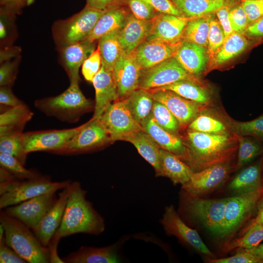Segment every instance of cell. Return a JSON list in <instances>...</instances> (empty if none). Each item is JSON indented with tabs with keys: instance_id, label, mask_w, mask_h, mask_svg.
I'll list each match as a JSON object with an SVG mask.
<instances>
[{
	"instance_id": "18",
	"label": "cell",
	"mask_w": 263,
	"mask_h": 263,
	"mask_svg": "<svg viewBox=\"0 0 263 263\" xmlns=\"http://www.w3.org/2000/svg\"><path fill=\"white\" fill-rule=\"evenodd\" d=\"M183 42L172 43L158 39L145 40L133 53L141 68L147 69L174 57Z\"/></svg>"
},
{
	"instance_id": "37",
	"label": "cell",
	"mask_w": 263,
	"mask_h": 263,
	"mask_svg": "<svg viewBox=\"0 0 263 263\" xmlns=\"http://www.w3.org/2000/svg\"><path fill=\"white\" fill-rule=\"evenodd\" d=\"M119 30L109 33L98 40L102 65L112 72L115 64L124 52L119 38Z\"/></svg>"
},
{
	"instance_id": "22",
	"label": "cell",
	"mask_w": 263,
	"mask_h": 263,
	"mask_svg": "<svg viewBox=\"0 0 263 263\" xmlns=\"http://www.w3.org/2000/svg\"><path fill=\"white\" fill-rule=\"evenodd\" d=\"M142 127L161 149L174 154L183 161L185 160L187 150L183 137L162 128L157 124L151 114Z\"/></svg>"
},
{
	"instance_id": "45",
	"label": "cell",
	"mask_w": 263,
	"mask_h": 263,
	"mask_svg": "<svg viewBox=\"0 0 263 263\" xmlns=\"http://www.w3.org/2000/svg\"><path fill=\"white\" fill-rule=\"evenodd\" d=\"M225 38L223 29L218 20L212 16L208 35L207 51L211 58L221 47Z\"/></svg>"
},
{
	"instance_id": "40",
	"label": "cell",
	"mask_w": 263,
	"mask_h": 263,
	"mask_svg": "<svg viewBox=\"0 0 263 263\" xmlns=\"http://www.w3.org/2000/svg\"><path fill=\"white\" fill-rule=\"evenodd\" d=\"M238 142V157L233 171L238 170L263 152V147L248 136L236 135Z\"/></svg>"
},
{
	"instance_id": "39",
	"label": "cell",
	"mask_w": 263,
	"mask_h": 263,
	"mask_svg": "<svg viewBox=\"0 0 263 263\" xmlns=\"http://www.w3.org/2000/svg\"><path fill=\"white\" fill-rule=\"evenodd\" d=\"M225 118L231 132L236 135L252 137L263 141V114L249 121H238L225 113Z\"/></svg>"
},
{
	"instance_id": "64",
	"label": "cell",
	"mask_w": 263,
	"mask_h": 263,
	"mask_svg": "<svg viewBox=\"0 0 263 263\" xmlns=\"http://www.w3.org/2000/svg\"><path fill=\"white\" fill-rule=\"evenodd\" d=\"M262 183L263 187V160H262Z\"/></svg>"
},
{
	"instance_id": "44",
	"label": "cell",
	"mask_w": 263,
	"mask_h": 263,
	"mask_svg": "<svg viewBox=\"0 0 263 263\" xmlns=\"http://www.w3.org/2000/svg\"><path fill=\"white\" fill-rule=\"evenodd\" d=\"M0 167L18 179H31L41 176L33 170L26 169L17 158L7 154L0 153Z\"/></svg>"
},
{
	"instance_id": "54",
	"label": "cell",
	"mask_w": 263,
	"mask_h": 263,
	"mask_svg": "<svg viewBox=\"0 0 263 263\" xmlns=\"http://www.w3.org/2000/svg\"><path fill=\"white\" fill-rule=\"evenodd\" d=\"M34 2V0H0V10L15 15Z\"/></svg>"
},
{
	"instance_id": "29",
	"label": "cell",
	"mask_w": 263,
	"mask_h": 263,
	"mask_svg": "<svg viewBox=\"0 0 263 263\" xmlns=\"http://www.w3.org/2000/svg\"><path fill=\"white\" fill-rule=\"evenodd\" d=\"M249 45V41L243 35L233 32L227 37L221 47L210 58L206 73L222 65L244 51Z\"/></svg>"
},
{
	"instance_id": "27",
	"label": "cell",
	"mask_w": 263,
	"mask_h": 263,
	"mask_svg": "<svg viewBox=\"0 0 263 263\" xmlns=\"http://www.w3.org/2000/svg\"><path fill=\"white\" fill-rule=\"evenodd\" d=\"M159 156L160 170L157 176L168 177L174 185L182 186L189 180L193 171L178 156L162 149Z\"/></svg>"
},
{
	"instance_id": "4",
	"label": "cell",
	"mask_w": 263,
	"mask_h": 263,
	"mask_svg": "<svg viewBox=\"0 0 263 263\" xmlns=\"http://www.w3.org/2000/svg\"><path fill=\"white\" fill-rule=\"evenodd\" d=\"M35 106L46 115L70 123L76 122L94 107L83 94L77 81L70 82L69 87L59 95L36 100Z\"/></svg>"
},
{
	"instance_id": "56",
	"label": "cell",
	"mask_w": 263,
	"mask_h": 263,
	"mask_svg": "<svg viewBox=\"0 0 263 263\" xmlns=\"http://www.w3.org/2000/svg\"><path fill=\"white\" fill-rule=\"evenodd\" d=\"M0 103L10 107H15L24 103L13 93L11 87L1 86L0 88Z\"/></svg>"
},
{
	"instance_id": "57",
	"label": "cell",
	"mask_w": 263,
	"mask_h": 263,
	"mask_svg": "<svg viewBox=\"0 0 263 263\" xmlns=\"http://www.w3.org/2000/svg\"><path fill=\"white\" fill-rule=\"evenodd\" d=\"M15 16L0 10V38L2 43L8 39L11 25H12L11 21L13 20Z\"/></svg>"
},
{
	"instance_id": "42",
	"label": "cell",
	"mask_w": 263,
	"mask_h": 263,
	"mask_svg": "<svg viewBox=\"0 0 263 263\" xmlns=\"http://www.w3.org/2000/svg\"><path fill=\"white\" fill-rule=\"evenodd\" d=\"M151 114L162 128L172 133L180 135L181 128L178 120L164 104L154 100Z\"/></svg>"
},
{
	"instance_id": "51",
	"label": "cell",
	"mask_w": 263,
	"mask_h": 263,
	"mask_svg": "<svg viewBox=\"0 0 263 263\" xmlns=\"http://www.w3.org/2000/svg\"><path fill=\"white\" fill-rule=\"evenodd\" d=\"M161 14L187 17L171 0H141Z\"/></svg>"
},
{
	"instance_id": "11",
	"label": "cell",
	"mask_w": 263,
	"mask_h": 263,
	"mask_svg": "<svg viewBox=\"0 0 263 263\" xmlns=\"http://www.w3.org/2000/svg\"><path fill=\"white\" fill-rule=\"evenodd\" d=\"M99 118L113 142L125 141L130 136L143 131L133 117L124 99L113 103Z\"/></svg>"
},
{
	"instance_id": "41",
	"label": "cell",
	"mask_w": 263,
	"mask_h": 263,
	"mask_svg": "<svg viewBox=\"0 0 263 263\" xmlns=\"http://www.w3.org/2000/svg\"><path fill=\"white\" fill-rule=\"evenodd\" d=\"M0 153L12 155L25 165L27 153L24 146V133L16 132L0 137Z\"/></svg>"
},
{
	"instance_id": "12",
	"label": "cell",
	"mask_w": 263,
	"mask_h": 263,
	"mask_svg": "<svg viewBox=\"0 0 263 263\" xmlns=\"http://www.w3.org/2000/svg\"><path fill=\"white\" fill-rule=\"evenodd\" d=\"M233 167L231 162H228L193 172L189 180L182 186V188L192 196L200 197L223 184L233 171Z\"/></svg>"
},
{
	"instance_id": "33",
	"label": "cell",
	"mask_w": 263,
	"mask_h": 263,
	"mask_svg": "<svg viewBox=\"0 0 263 263\" xmlns=\"http://www.w3.org/2000/svg\"><path fill=\"white\" fill-rule=\"evenodd\" d=\"M187 17L215 14L219 9L239 2L237 0H171Z\"/></svg>"
},
{
	"instance_id": "3",
	"label": "cell",
	"mask_w": 263,
	"mask_h": 263,
	"mask_svg": "<svg viewBox=\"0 0 263 263\" xmlns=\"http://www.w3.org/2000/svg\"><path fill=\"white\" fill-rule=\"evenodd\" d=\"M0 223L4 229L5 243L27 263H50L48 247L40 243L27 225L3 211L0 213Z\"/></svg>"
},
{
	"instance_id": "36",
	"label": "cell",
	"mask_w": 263,
	"mask_h": 263,
	"mask_svg": "<svg viewBox=\"0 0 263 263\" xmlns=\"http://www.w3.org/2000/svg\"><path fill=\"white\" fill-rule=\"evenodd\" d=\"M124 99L133 117L142 126L152 113L154 100L150 92L138 89Z\"/></svg>"
},
{
	"instance_id": "15",
	"label": "cell",
	"mask_w": 263,
	"mask_h": 263,
	"mask_svg": "<svg viewBox=\"0 0 263 263\" xmlns=\"http://www.w3.org/2000/svg\"><path fill=\"white\" fill-rule=\"evenodd\" d=\"M160 222L167 235L175 236L201 253L210 257L213 256L197 231L185 223L172 205L166 207Z\"/></svg>"
},
{
	"instance_id": "38",
	"label": "cell",
	"mask_w": 263,
	"mask_h": 263,
	"mask_svg": "<svg viewBox=\"0 0 263 263\" xmlns=\"http://www.w3.org/2000/svg\"><path fill=\"white\" fill-rule=\"evenodd\" d=\"M213 14L194 18L189 21L184 30L182 40L207 49L210 21Z\"/></svg>"
},
{
	"instance_id": "59",
	"label": "cell",
	"mask_w": 263,
	"mask_h": 263,
	"mask_svg": "<svg viewBox=\"0 0 263 263\" xmlns=\"http://www.w3.org/2000/svg\"><path fill=\"white\" fill-rule=\"evenodd\" d=\"M248 38L257 39L263 38V16L249 23L244 33Z\"/></svg>"
},
{
	"instance_id": "13",
	"label": "cell",
	"mask_w": 263,
	"mask_h": 263,
	"mask_svg": "<svg viewBox=\"0 0 263 263\" xmlns=\"http://www.w3.org/2000/svg\"><path fill=\"white\" fill-rule=\"evenodd\" d=\"M56 192L43 194L8 207L3 211L7 215L34 229L57 200Z\"/></svg>"
},
{
	"instance_id": "8",
	"label": "cell",
	"mask_w": 263,
	"mask_h": 263,
	"mask_svg": "<svg viewBox=\"0 0 263 263\" xmlns=\"http://www.w3.org/2000/svg\"><path fill=\"white\" fill-rule=\"evenodd\" d=\"M113 142L100 118L93 117L83 124L80 131L61 149L53 153L74 155L102 148Z\"/></svg>"
},
{
	"instance_id": "23",
	"label": "cell",
	"mask_w": 263,
	"mask_h": 263,
	"mask_svg": "<svg viewBox=\"0 0 263 263\" xmlns=\"http://www.w3.org/2000/svg\"><path fill=\"white\" fill-rule=\"evenodd\" d=\"M173 57L187 73L195 76L205 72L209 59L207 49L187 41L183 42Z\"/></svg>"
},
{
	"instance_id": "28",
	"label": "cell",
	"mask_w": 263,
	"mask_h": 263,
	"mask_svg": "<svg viewBox=\"0 0 263 263\" xmlns=\"http://www.w3.org/2000/svg\"><path fill=\"white\" fill-rule=\"evenodd\" d=\"M130 14V10L126 5L107 12L98 19L91 33L83 40L94 42L109 33L120 30Z\"/></svg>"
},
{
	"instance_id": "21",
	"label": "cell",
	"mask_w": 263,
	"mask_h": 263,
	"mask_svg": "<svg viewBox=\"0 0 263 263\" xmlns=\"http://www.w3.org/2000/svg\"><path fill=\"white\" fill-rule=\"evenodd\" d=\"M67 187L59 194L54 206L33 230L37 238L45 246H48L60 225L68 199Z\"/></svg>"
},
{
	"instance_id": "43",
	"label": "cell",
	"mask_w": 263,
	"mask_h": 263,
	"mask_svg": "<svg viewBox=\"0 0 263 263\" xmlns=\"http://www.w3.org/2000/svg\"><path fill=\"white\" fill-rule=\"evenodd\" d=\"M263 241V226L249 228L239 238L234 239L224 245L225 251H230L235 248L248 249L258 245Z\"/></svg>"
},
{
	"instance_id": "52",
	"label": "cell",
	"mask_w": 263,
	"mask_h": 263,
	"mask_svg": "<svg viewBox=\"0 0 263 263\" xmlns=\"http://www.w3.org/2000/svg\"><path fill=\"white\" fill-rule=\"evenodd\" d=\"M241 4L249 24L263 16V0H244Z\"/></svg>"
},
{
	"instance_id": "7",
	"label": "cell",
	"mask_w": 263,
	"mask_h": 263,
	"mask_svg": "<svg viewBox=\"0 0 263 263\" xmlns=\"http://www.w3.org/2000/svg\"><path fill=\"white\" fill-rule=\"evenodd\" d=\"M183 192L185 195L182 204L185 211L199 220L212 234L220 237L227 198L203 199Z\"/></svg>"
},
{
	"instance_id": "19",
	"label": "cell",
	"mask_w": 263,
	"mask_h": 263,
	"mask_svg": "<svg viewBox=\"0 0 263 263\" xmlns=\"http://www.w3.org/2000/svg\"><path fill=\"white\" fill-rule=\"evenodd\" d=\"M193 18L160 13L153 19L146 40L158 39L172 43L183 41L182 37L185 28Z\"/></svg>"
},
{
	"instance_id": "6",
	"label": "cell",
	"mask_w": 263,
	"mask_h": 263,
	"mask_svg": "<svg viewBox=\"0 0 263 263\" xmlns=\"http://www.w3.org/2000/svg\"><path fill=\"white\" fill-rule=\"evenodd\" d=\"M106 12L86 4L78 13L56 22L53 26V35L57 46L60 49L84 40L91 33L98 19Z\"/></svg>"
},
{
	"instance_id": "10",
	"label": "cell",
	"mask_w": 263,
	"mask_h": 263,
	"mask_svg": "<svg viewBox=\"0 0 263 263\" xmlns=\"http://www.w3.org/2000/svg\"><path fill=\"white\" fill-rule=\"evenodd\" d=\"M184 79L203 83L197 76L187 73L172 57L151 67L142 69L138 89L152 90Z\"/></svg>"
},
{
	"instance_id": "24",
	"label": "cell",
	"mask_w": 263,
	"mask_h": 263,
	"mask_svg": "<svg viewBox=\"0 0 263 263\" xmlns=\"http://www.w3.org/2000/svg\"><path fill=\"white\" fill-rule=\"evenodd\" d=\"M95 50L94 42L85 40L75 42L60 49L64 67L70 82H79V68Z\"/></svg>"
},
{
	"instance_id": "14",
	"label": "cell",
	"mask_w": 263,
	"mask_h": 263,
	"mask_svg": "<svg viewBox=\"0 0 263 263\" xmlns=\"http://www.w3.org/2000/svg\"><path fill=\"white\" fill-rule=\"evenodd\" d=\"M83 124L75 128L49 130L24 133L25 152L48 151L54 153L61 149L81 129Z\"/></svg>"
},
{
	"instance_id": "2",
	"label": "cell",
	"mask_w": 263,
	"mask_h": 263,
	"mask_svg": "<svg viewBox=\"0 0 263 263\" xmlns=\"http://www.w3.org/2000/svg\"><path fill=\"white\" fill-rule=\"evenodd\" d=\"M68 199L59 227L53 237L61 239L76 233L99 235L105 230L103 218L86 199L80 183L71 182L67 187Z\"/></svg>"
},
{
	"instance_id": "31",
	"label": "cell",
	"mask_w": 263,
	"mask_h": 263,
	"mask_svg": "<svg viewBox=\"0 0 263 263\" xmlns=\"http://www.w3.org/2000/svg\"><path fill=\"white\" fill-rule=\"evenodd\" d=\"M169 90L187 99L198 103L210 106L212 100L210 92L203 83L184 79L163 87L150 90Z\"/></svg>"
},
{
	"instance_id": "5",
	"label": "cell",
	"mask_w": 263,
	"mask_h": 263,
	"mask_svg": "<svg viewBox=\"0 0 263 263\" xmlns=\"http://www.w3.org/2000/svg\"><path fill=\"white\" fill-rule=\"evenodd\" d=\"M71 181L53 182L48 177L26 180L14 179L0 183V208L17 205L34 197L65 188Z\"/></svg>"
},
{
	"instance_id": "53",
	"label": "cell",
	"mask_w": 263,
	"mask_h": 263,
	"mask_svg": "<svg viewBox=\"0 0 263 263\" xmlns=\"http://www.w3.org/2000/svg\"><path fill=\"white\" fill-rule=\"evenodd\" d=\"M0 263H25L27 262L5 243L3 237L0 240Z\"/></svg>"
},
{
	"instance_id": "20",
	"label": "cell",
	"mask_w": 263,
	"mask_h": 263,
	"mask_svg": "<svg viewBox=\"0 0 263 263\" xmlns=\"http://www.w3.org/2000/svg\"><path fill=\"white\" fill-rule=\"evenodd\" d=\"M92 82L95 94L93 117L99 118L113 103L119 100L117 89L113 72L103 65Z\"/></svg>"
},
{
	"instance_id": "46",
	"label": "cell",
	"mask_w": 263,
	"mask_h": 263,
	"mask_svg": "<svg viewBox=\"0 0 263 263\" xmlns=\"http://www.w3.org/2000/svg\"><path fill=\"white\" fill-rule=\"evenodd\" d=\"M126 5L136 19L150 20L160 13L153 7L141 0H125Z\"/></svg>"
},
{
	"instance_id": "63",
	"label": "cell",
	"mask_w": 263,
	"mask_h": 263,
	"mask_svg": "<svg viewBox=\"0 0 263 263\" xmlns=\"http://www.w3.org/2000/svg\"><path fill=\"white\" fill-rule=\"evenodd\" d=\"M241 249V248H240ZM243 249L256 256H258L262 259H263V243L260 244L258 245L248 249Z\"/></svg>"
},
{
	"instance_id": "26",
	"label": "cell",
	"mask_w": 263,
	"mask_h": 263,
	"mask_svg": "<svg viewBox=\"0 0 263 263\" xmlns=\"http://www.w3.org/2000/svg\"><path fill=\"white\" fill-rule=\"evenodd\" d=\"M118 242L102 247L82 246L62 258L66 263H114L120 262Z\"/></svg>"
},
{
	"instance_id": "34",
	"label": "cell",
	"mask_w": 263,
	"mask_h": 263,
	"mask_svg": "<svg viewBox=\"0 0 263 263\" xmlns=\"http://www.w3.org/2000/svg\"><path fill=\"white\" fill-rule=\"evenodd\" d=\"M34 113L24 103L10 107L0 114V137L16 132L22 131Z\"/></svg>"
},
{
	"instance_id": "1",
	"label": "cell",
	"mask_w": 263,
	"mask_h": 263,
	"mask_svg": "<svg viewBox=\"0 0 263 263\" xmlns=\"http://www.w3.org/2000/svg\"><path fill=\"white\" fill-rule=\"evenodd\" d=\"M183 138L187 150L184 162L193 172L231 162L238 151V139L234 133L210 134L188 129Z\"/></svg>"
},
{
	"instance_id": "62",
	"label": "cell",
	"mask_w": 263,
	"mask_h": 263,
	"mask_svg": "<svg viewBox=\"0 0 263 263\" xmlns=\"http://www.w3.org/2000/svg\"><path fill=\"white\" fill-rule=\"evenodd\" d=\"M59 241L60 239L53 237L47 246L50 254V263H64L62 259L59 258L57 253V246Z\"/></svg>"
},
{
	"instance_id": "17",
	"label": "cell",
	"mask_w": 263,
	"mask_h": 263,
	"mask_svg": "<svg viewBox=\"0 0 263 263\" xmlns=\"http://www.w3.org/2000/svg\"><path fill=\"white\" fill-rule=\"evenodd\" d=\"M141 70L133 52L123 53L113 71L119 100L127 98L139 88Z\"/></svg>"
},
{
	"instance_id": "35",
	"label": "cell",
	"mask_w": 263,
	"mask_h": 263,
	"mask_svg": "<svg viewBox=\"0 0 263 263\" xmlns=\"http://www.w3.org/2000/svg\"><path fill=\"white\" fill-rule=\"evenodd\" d=\"M125 141L135 147L140 155L152 166L157 176L160 170L161 148L151 136L142 131L128 137Z\"/></svg>"
},
{
	"instance_id": "32",
	"label": "cell",
	"mask_w": 263,
	"mask_h": 263,
	"mask_svg": "<svg viewBox=\"0 0 263 263\" xmlns=\"http://www.w3.org/2000/svg\"><path fill=\"white\" fill-rule=\"evenodd\" d=\"M188 129L210 134L233 133L227 125L225 113L215 111L210 106L201 112L192 121Z\"/></svg>"
},
{
	"instance_id": "61",
	"label": "cell",
	"mask_w": 263,
	"mask_h": 263,
	"mask_svg": "<svg viewBox=\"0 0 263 263\" xmlns=\"http://www.w3.org/2000/svg\"><path fill=\"white\" fill-rule=\"evenodd\" d=\"M21 49L17 46H7L1 49L0 52V63L8 60H10L14 57L19 56Z\"/></svg>"
},
{
	"instance_id": "60",
	"label": "cell",
	"mask_w": 263,
	"mask_h": 263,
	"mask_svg": "<svg viewBox=\"0 0 263 263\" xmlns=\"http://www.w3.org/2000/svg\"><path fill=\"white\" fill-rule=\"evenodd\" d=\"M258 212L256 216L243 229L242 234L250 228L263 226V196L258 204Z\"/></svg>"
},
{
	"instance_id": "47",
	"label": "cell",
	"mask_w": 263,
	"mask_h": 263,
	"mask_svg": "<svg viewBox=\"0 0 263 263\" xmlns=\"http://www.w3.org/2000/svg\"><path fill=\"white\" fill-rule=\"evenodd\" d=\"M229 18L231 28L234 32L241 34L245 32L249 23L241 2H238L230 7Z\"/></svg>"
},
{
	"instance_id": "49",
	"label": "cell",
	"mask_w": 263,
	"mask_h": 263,
	"mask_svg": "<svg viewBox=\"0 0 263 263\" xmlns=\"http://www.w3.org/2000/svg\"><path fill=\"white\" fill-rule=\"evenodd\" d=\"M238 252L233 256L220 259L208 258L210 263H263V259L243 249H237Z\"/></svg>"
},
{
	"instance_id": "30",
	"label": "cell",
	"mask_w": 263,
	"mask_h": 263,
	"mask_svg": "<svg viewBox=\"0 0 263 263\" xmlns=\"http://www.w3.org/2000/svg\"><path fill=\"white\" fill-rule=\"evenodd\" d=\"M263 188L262 160L241 170L228 186V189L235 195L246 193Z\"/></svg>"
},
{
	"instance_id": "25",
	"label": "cell",
	"mask_w": 263,
	"mask_h": 263,
	"mask_svg": "<svg viewBox=\"0 0 263 263\" xmlns=\"http://www.w3.org/2000/svg\"><path fill=\"white\" fill-rule=\"evenodd\" d=\"M153 19H138L130 13L124 25L119 31V38L124 52H132L147 39L152 24Z\"/></svg>"
},
{
	"instance_id": "9",
	"label": "cell",
	"mask_w": 263,
	"mask_h": 263,
	"mask_svg": "<svg viewBox=\"0 0 263 263\" xmlns=\"http://www.w3.org/2000/svg\"><path fill=\"white\" fill-rule=\"evenodd\" d=\"M263 196V188L227 198L220 237L233 234L247 220Z\"/></svg>"
},
{
	"instance_id": "58",
	"label": "cell",
	"mask_w": 263,
	"mask_h": 263,
	"mask_svg": "<svg viewBox=\"0 0 263 263\" xmlns=\"http://www.w3.org/2000/svg\"><path fill=\"white\" fill-rule=\"evenodd\" d=\"M231 6L223 7L215 13L219 22L223 29L225 38L234 32L231 28L229 18V11Z\"/></svg>"
},
{
	"instance_id": "16",
	"label": "cell",
	"mask_w": 263,
	"mask_h": 263,
	"mask_svg": "<svg viewBox=\"0 0 263 263\" xmlns=\"http://www.w3.org/2000/svg\"><path fill=\"white\" fill-rule=\"evenodd\" d=\"M149 91L154 100L164 104L174 115L181 130L188 128L201 112L209 106L185 98L169 90Z\"/></svg>"
},
{
	"instance_id": "50",
	"label": "cell",
	"mask_w": 263,
	"mask_h": 263,
	"mask_svg": "<svg viewBox=\"0 0 263 263\" xmlns=\"http://www.w3.org/2000/svg\"><path fill=\"white\" fill-rule=\"evenodd\" d=\"M18 59L8 60L0 63V86L11 87L16 79L18 65Z\"/></svg>"
},
{
	"instance_id": "48",
	"label": "cell",
	"mask_w": 263,
	"mask_h": 263,
	"mask_svg": "<svg viewBox=\"0 0 263 263\" xmlns=\"http://www.w3.org/2000/svg\"><path fill=\"white\" fill-rule=\"evenodd\" d=\"M102 65V59L98 46L93 53L84 61L81 72L85 79L92 82L99 72Z\"/></svg>"
},
{
	"instance_id": "55",
	"label": "cell",
	"mask_w": 263,
	"mask_h": 263,
	"mask_svg": "<svg viewBox=\"0 0 263 263\" xmlns=\"http://www.w3.org/2000/svg\"><path fill=\"white\" fill-rule=\"evenodd\" d=\"M86 4L95 9L105 11L126 5L125 0H86Z\"/></svg>"
}]
</instances>
